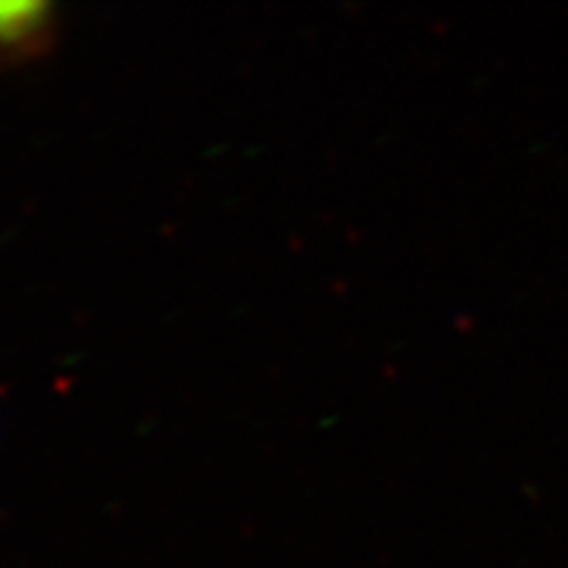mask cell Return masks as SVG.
I'll return each instance as SVG.
<instances>
[{
  "label": "cell",
  "instance_id": "cell-1",
  "mask_svg": "<svg viewBox=\"0 0 568 568\" xmlns=\"http://www.w3.org/2000/svg\"><path fill=\"white\" fill-rule=\"evenodd\" d=\"M53 32V6L0 3V63L34 59L51 45Z\"/></svg>",
  "mask_w": 568,
  "mask_h": 568
}]
</instances>
